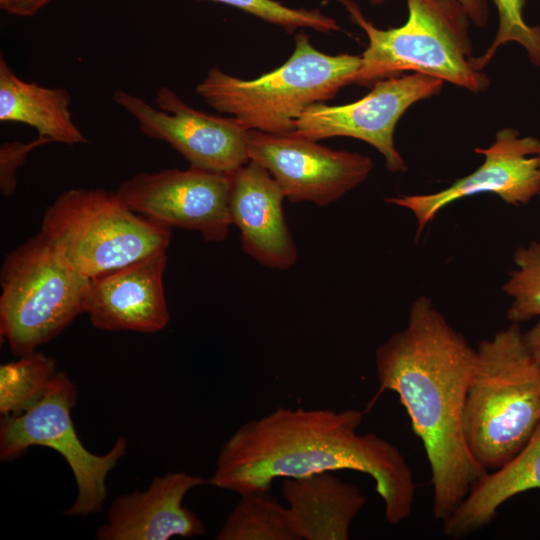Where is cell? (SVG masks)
Segmentation results:
<instances>
[{"mask_svg": "<svg viewBox=\"0 0 540 540\" xmlns=\"http://www.w3.org/2000/svg\"><path fill=\"white\" fill-rule=\"evenodd\" d=\"M513 258L515 268L502 290L511 299L508 320L520 324L540 317V242L519 247Z\"/></svg>", "mask_w": 540, "mask_h": 540, "instance_id": "obj_22", "label": "cell"}, {"mask_svg": "<svg viewBox=\"0 0 540 540\" xmlns=\"http://www.w3.org/2000/svg\"><path fill=\"white\" fill-rule=\"evenodd\" d=\"M229 177L230 219L240 231L242 250L267 268H291L298 254L283 211L286 197L278 183L254 160Z\"/></svg>", "mask_w": 540, "mask_h": 540, "instance_id": "obj_14", "label": "cell"}, {"mask_svg": "<svg viewBox=\"0 0 540 540\" xmlns=\"http://www.w3.org/2000/svg\"><path fill=\"white\" fill-rule=\"evenodd\" d=\"M539 159H540V153H539ZM539 196H540V194H539Z\"/></svg>", "mask_w": 540, "mask_h": 540, "instance_id": "obj_29", "label": "cell"}, {"mask_svg": "<svg viewBox=\"0 0 540 540\" xmlns=\"http://www.w3.org/2000/svg\"><path fill=\"white\" fill-rule=\"evenodd\" d=\"M55 360L32 351L0 366V412L18 415L35 405L56 375Z\"/></svg>", "mask_w": 540, "mask_h": 540, "instance_id": "obj_21", "label": "cell"}, {"mask_svg": "<svg viewBox=\"0 0 540 540\" xmlns=\"http://www.w3.org/2000/svg\"><path fill=\"white\" fill-rule=\"evenodd\" d=\"M282 493L300 540L349 539L367 501L358 487L330 472L283 478Z\"/></svg>", "mask_w": 540, "mask_h": 540, "instance_id": "obj_17", "label": "cell"}, {"mask_svg": "<svg viewBox=\"0 0 540 540\" xmlns=\"http://www.w3.org/2000/svg\"><path fill=\"white\" fill-rule=\"evenodd\" d=\"M367 35L368 46L353 84L371 86L380 79L413 71L480 93L489 86L471 63L470 18L458 0H406L408 18L399 27L377 28L353 0H336Z\"/></svg>", "mask_w": 540, "mask_h": 540, "instance_id": "obj_4", "label": "cell"}, {"mask_svg": "<svg viewBox=\"0 0 540 540\" xmlns=\"http://www.w3.org/2000/svg\"><path fill=\"white\" fill-rule=\"evenodd\" d=\"M247 151L250 160L271 174L289 201L321 207L359 186L373 169L369 156L333 150L293 133L249 130Z\"/></svg>", "mask_w": 540, "mask_h": 540, "instance_id": "obj_12", "label": "cell"}, {"mask_svg": "<svg viewBox=\"0 0 540 540\" xmlns=\"http://www.w3.org/2000/svg\"><path fill=\"white\" fill-rule=\"evenodd\" d=\"M540 489V423L527 444L503 466L487 471L442 521L447 537L468 536L488 525L506 501Z\"/></svg>", "mask_w": 540, "mask_h": 540, "instance_id": "obj_18", "label": "cell"}, {"mask_svg": "<svg viewBox=\"0 0 540 540\" xmlns=\"http://www.w3.org/2000/svg\"><path fill=\"white\" fill-rule=\"evenodd\" d=\"M524 339L532 355L540 362V319L524 333Z\"/></svg>", "mask_w": 540, "mask_h": 540, "instance_id": "obj_28", "label": "cell"}, {"mask_svg": "<svg viewBox=\"0 0 540 540\" xmlns=\"http://www.w3.org/2000/svg\"><path fill=\"white\" fill-rule=\"evenodd\" d=\"M0 333L19 357L86 313L91 279L39 232L9 252L0 272Z\"/></svg>", "mask_w": 540, "mask_h": 540, "instance_id": "obj_7", "label": "cell"}, {"mask_svg": "<svg viewBox=\"0 0 540 540\" xmlns=\"http://www.w3.org/2000/svg\"><path fill=\"white\" fill-rule=\"evenodd\" d=\"M51 0H0V8L16 16H33Z\"/></svg>", "mask_w": 540, "mask_h": 540, "instance_id": "obj_27", "label": "cell"}, {"mask_svg": "<svg viewBox=\"0 0 540 540\" xmlns=\"http://www.w3.org/2000/svg\"><path fill=\"white\" fill-rule=\"evenodd\" d=\"M361 64V56L322 53L300 32L293 53L278 68L244 80L214 67L195 91L210 107L236 118L248 130L289 134L310 105L324 103L353 84Z\"/></svg>", "mask_w": 540, "mask_h": 540, "instance_id": "obj_5", "label": "cell"}, {"mask_svg": "<svg viewBox=\"0 0 540 540\" xmlns=\"http://www.w3.org/2000/svg\"><path fill=\"white\" fill-rule=\"evenodd\" d=\"M466 10L470 21L477 27H484L489 19L487 0H458ZM372 6L383 5L385 0H369Z\"/></svg>", "mask_w": 540, "mask_h": 540, "instance_id": "obj_26", "label": "cell"}, {"mask_svg": "<svg viewBox=\"0 0 540 540\" xmlns=\"http://www.w3.org/2000/svg\"><path fill=\"white\" fill-rule=\"evenodd\" d=\"M112 100L136 119L144 135L167 142L190 166L230 174L250 160L249 130L236 118L194 109L167 86L156 92L157 108L122 90L114 91Z\"/></svg>", "mask_w": 540, "mask_h": 540, "instance_id": "obj_10", "label": "cell"}, {"mask_svg": "<svg viewBox=\"0 0 540 540\" xmlns=\"http://www.w3.org/2000/svg\"><path fill=\"white\" fill-rule=\"evenodd\" d=\"M365 413L278 407L229 437L209 483L243 495L270 490L277 478L354 470L374 480L385 520L398 524L412 513L413 473L395 445L374 433L358 432Z\"/></svg>", "mask_w": 540, "mask_h": 540, "instance_id": "obj_1", "label": "cell"}, {"mask_svg": "<svg viewBox=\"0 0 540 540\" xmlns=\"http://www.w3.org/2000/svg\"><path fill=\"white\" fill-rule=\"evenodd\" d=\"M49 139L37 137L32 142L22 143L18 141L4 142L0 147V191L4 197L13 194L16 188V171L22 166L28 154Z\"/></svg>", "mask_w": 540, "mask_h": 540, "instance_id": "obj_25", "label": "cell"}, {"mask_svg": "<svg viewBox=\"0 0 540 540\" xmlns=\"http://www.w3.org/2000/svg\"><path fill=\"white\" fill-rule=\"evenodd\" d=\"M443 80L422 73L377 80L363 98L345 105H310L297 119L295 135L318 141L346 136L378 150L389 172L406 171V163L394 145V130L414 103L440 93Z\"/></svg>", "mask_w": 540, "mask_h": 540, "instance_id": "obj_9", "label": "cell"}, {"mask_svg": "<svg viewBox=\"0 0 540 540\" xmlns=\"http://www.w3.org/2000/svg\"><path fill=\"white\" fill-rule=\"evenodd\" d=\"M40 233L80 273L93 279L166 252L171 228L132 211L117 192L63 191L45 210Z\"/></svg>", "mask_w": 540, "mask_h": 540, "instance_id": "obj_6", "label": "cell"}, {"mask_svg": "<svg viewBox=\"0 0 540 540\" xmlns=\"http://www.w3.org/2000/svg\"><path fill=\"white\" fill-rule=\"evenodd\" d=\"M476 354L463 433L476 462L492 471L512 459L540 423V362L517 323L482 340Z\"/></svg>", "mask_w": 540, "mask_h": 540, "instance_id": "obj_3", "label": "cell"}, {"mask_svg": "<svg viewBox=\"0 0 540 540\" xmlns=\"http://www.w3.org/2000/svg\"><path fill=\"white\" fill-rule=\"evenodd\" d=\"M217 540H300L287 506L270 490L240 495L217 533Z\"/></svg>", "mask_w": 540, "mask_h": 540, "instance_id": "obj_20", "label": "cell"}, {"mask_svg": "<svg viewBox=\"0 0 540 540\" xmlns=\"http://www.w3.org/2000/svg\"><path fill=\"white\" fill-rule=\"evenodd\" d=\"M117 194L153 223L198 231L209 242L223 241L232 225L226 173L194 166L140 172L122 182Z\"/></svg>", "mask_w": 540, "mask_h": 540, "instance_id": "obj_11", "label": "cell"}, {"mask_svg": "<svg viewBox=\"0 0 540 540\" xmlns=\"http://www.w3.org/2000/svg\"><path fill=\"white\" fill-rule=\"evenodd\" d=\"M484 162L450 186L428 194L399 195L385 202L409 210L417 225L418 239L437 214L450 204L481 193H491L510 205L528 203L540 194V140L520 136L518 130L504 128L487 148H476Z\"/></svg>", "mask_w": 540, "mask_h": 540, "instance_id": "obj_13", "label": "cell"}, {"mask_svg": "<svg viewBox=\"0 0 540 540\" xmlns=\"http://www.w3.org/2000/svg\"><path fill=\"white\" fill-rule=\"evenodd\" d=\"M235 7L266 22L282 27L289 33L299 28H311L319 32L339 31L335 19L319 9H295L276 0H210Z\"/></svg>", "mask_w": 540, "mask_h": 540, "instance_id": "obj_24", "label": "cell"}, {"mask_svg": "<svg viewBox=\"0 0 540 540\" xmlns=\"http://www.w3.org/2000/svg\"><path fill=\"white\" fill-rule=\"evenodd\" d=\"M476 359V349L423 295L413 301L407 325L375 352L379 388L371 404L385 391L398 395L425 450L439 521L487 472L470 453L462 425Z\"/></svg>", "mask_w": 540, "mask_h": 540, "instance_id": "obj_2", "label": "cell"}, {"mask_svg": "<svg viewBox=\"0 0 540 540\" xmlns=\"http://www.w3.org/2000/svg\"><path fill=\"white\" fill-rule=\"evenodd\" d=\"M206 481L186 472L156 477L143 491L117 497L107 522L99 527V540H168L198 537L205 527L195 512L183 505L185 495Z\"/></svg>", "mask_w": 540, "mask_h": 540, "instance_id": "obj_16", "label": "cell"}, {"mask_svg": "<svg viewBox=\"0 0 540 540\" xmlns=\"http://www.w3.org/2000/svg\"><path fill=\"white\" fill-rule=\"evenodd\" d=\"M77 388L64 372H57L44 396L18 415L2 416L0 459L11 461L32 446L57 451L67 462L77 485V496L67 515L87 516L98 512L106 499V477L124 456L128 441L119 437L110 451L96 455L79 439L71 417Z\"/></svg>", "mask_w": 540, "mask_h": 540, "instance_id": "obj_8", "label": "cell"}, {"mask_svg": "<svg viewBox=\"0 0 540 540\" xmlns=\"http://www.w3.org/2000/svg\"><path fill=\"white\" fill-rule=\"evenodd\" d=\"M499 15V26L494 41L481 56L470 58L472 67L482 71L497 49L508 42L520 44L530 62L540 68V25L530 26L523 17L526 0H492Z\"/></svg>", "mask_w": 540, "mask_h": 540, "instance_id": "obj_23", "label": "cell"}, {"mask_svg": "<svg viewBox=\"0 0 540 540\" xmlns=\"http://www.w3.org/2000/svg\"><path fill=\"white\" fill-rule=\"evenodd\" d=\"M70 93L19 78L0 55V121L19 122L36 129L38 137L68 145L87 139L72 119Z\"/></svg>", "mask_w": 540, "mask_h": 540, "instance_id": "obj_19", "label": "cell"}, {"mask_svg": "<svg viewBox=\"0 0 540 540\" xmlns=\"http://www.w3.org/2000/svg\"><path fill=\"white\" fill-rule=\"evenodd\" d=\"M166 252L157 253L91 279L86 313L107 331L155 333L168 324L163 276Z\"/></svg>", "mask_w": 540, "mask_h": 540, "instance_id": "obj_15", "label": "cell"}]
</instances>
